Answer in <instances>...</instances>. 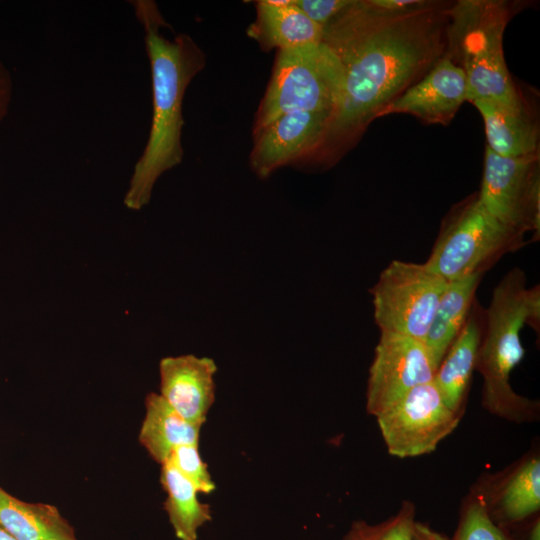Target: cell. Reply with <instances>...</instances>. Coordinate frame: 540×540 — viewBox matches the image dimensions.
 <instances>
[{"mask_svg": "<svg viewBox=\"0 0 540 540\" xmlns=\"http://www.w3.org/2000/svg\"><path fill=\"white\" fill-rule=\"evenodd\" d=\"M435 5L380 15L362 0L323 28V39L343 69V90L325 139L311 165L337 161L380 111L424 76L444 55L446 10Z\"/></svg>", "mask_w": 540, "mask_h": 540, "instance_id": "6da1fadb", "label": "cell"}, {"mask_svg": "<svg viewBox=\"0 0 540 540\" xmlns=\"http://www.w3.org/2000/svg\"><path fill=\"white\" fill-rule=\"evenodd\" d=\"M131 3L145 31L153 100L148 140L124 197L127 208L140 210L149 203L158 178L183 160V99L193 78L205 67L206 57L189 35L170 40L161 33L167 22L154 1Z\"/></svg>", "mask_w": 540, "mask_h": 540, "instance_id": "7a4b0ae2", "label": "cell"}, {"mask_svg": "<svg viewBox=\"0 0 540 540\" xmlns=\"http://www.w3.org/2000/svg\"><path fill=\"white\" fill-rule=\"evenodd\" d=\"M539 315V287L527 288L523 272L511 270L494 289L475 369L483 377V407L516 423L539 418V402L517 394L510 385V373L524 356L520 331Z\"/></svg>", "mask_w": 540, "mask_h": 540, "instance_id": "3957f363", "label": "cell"}, {"mask_svg": "<svg viewBox=\"0 0 540 540\" xmlns=\"http://www.w3.org/2000/svg\"><path fill=\"white\" fill-rule=\"evenodd\" d=\"M446 13L444 55L463 70L467 101L522 102L503 50L505 27L512 15L510 4L499 0H462L450 4Z\"/></svg>", "mask_w": 540, "mask_h": 540, "instance_id": "277c9868", "label": "cell"}, {"mask_svg": "<svg viewBox=\"0 0 540 540\" xmlns=\"http://www.w3.org/2000/svg\"><path fill=\"white\" fill-rule=\"evenodd\" d=\"M342 90V66L325 43L279 50L255 114L252 133L284 114L321 111L333 114Z\"/></svg>", "mask_w": 540, "mask_h": 540, "instance_id": "5b68a950", "label": "cell"}, {"mask_svg": "<svg viewBox=\"0 0 540 540\" xmlns=\"http://www.w3.org/2000/svg\"><path fill=\"white\" fill-rule=\"evenodd\" d=\"M523 234L495 219L473 195L444 220L424 263L447 282L482 273L492 261L519 247Z\"/></svg>", "mask_w": 540, "mask_h": 540, "instance_id": "8992f818", "label": "cell"}, {"mask_svg": "<svg viewBox=\"0 0 540 540\" xmlns=\"http://www.w3.org/2000/svg\"><path fill=\"white\" fill-rule=\"evenodd\" d=\"M447 283L424 263L390 262L372 289L374 318L380 331L424 342Z\"/></svg>", "mask_w": 540, "mask_h": 540, "instance_id": "52a82bcc", "label": "cell"}, {"mask_svg": "<svg viewBox=\"0 0 540 540\" xmlns=\"http://www.w3.org/2000/svg\"><path fill=\"white\" fill-rule=\"evenodd\" d=\"M461 416L446 405L432 380L411 389L376 418L389 454L408 458L433 452Z\"/></svg>", "mask_w": 540, "mask_h": 540, "instance_id": "ba28073f", "label": "cell"}, {"mask_svg": "<svg viewBox=\"0 0 540 540\" xmlns=\"http://www.w3.org/2000/svg\"><path fill=\"white\" fill-rule=\"evenodd\" d=\"M538 159V152L504 157L485 149L479 201L500 223L523 235L539 230Z\"/></svg>", "mask_w": 540, "mask_h": 540, "instance_id": "9c48e42d", "label": "cell"}, {"mask_svg": "<svg viewBox=\"0 0 540 540\" xmlns=\"http://www.w3.org/2000/svg\"><path fill=\"white\" fill-rule=\"evenodd\" d=\"M436 370L423 342L381 332L369 369L367 412L377 417L414 387L431 382Z\"/></svg>", "mask_w": 540, "mask_h": 540, "instance_id": "30bf717a", "label": "cell"}, {"mask_svg": "<svg viewBox=\"0 0 540 540\" xmlns=\"http://www.w3.org/2000/svg\"><path fill=\"white\" fill-rule=\"evenodd\" d=\"M332 112L284 114L253 133L250 166L264 179L277 169L310 165L320 149Z\"/></svg>", "mask_w": 540, "mask_h": 540, "instance_id": "8fae6325", "label": "cell"}, {"mask_svg": "<svg viewBox=\"0 0 540 540\" xmlns=\"http://www.w3.org/2000/svg\"><path fill=\"white\" fill-rule=\"evenodd\" d=\"M465 101V74L443 55L424 76L387 104L378 117L404 113L426 124L448 125Z\"/></svg>", "mask_w": 540, "mask_h": 540, "instance_id": "7c38bea8", "label": "cell"}, {"mask_svg": "<svg viewBox=\"0 0 540 540\" xmlns=\"http://www.w3.org/2000/svg\"><path fill=\"white\" fill-rule=\"evenodd\" d=\"M211 358L182 355L160 361V395L185 420L202 426L215 400Z\"/></svg>", "mask_w": 540, "mask_h": 540, "instance_id": "4fadbf2b", "label": "cell"}, {"mask_svg": "<svg viewBox=\"0 0 540 540\" xmlns=\"http://www.w3.org/2000/svg\"><path fill=\"white\" fill-rule=\"evenodd\" d=\"M485 500L491 519L500 527L511 529L539 513L540 458L527 455L511 470L477 488Z\"/></svg>", "mask_w": 540, "mask_h": 540, "instance_id": "5bb4252c", "label": "cell"}, {"mask_svg": "<svg viewBox=\"0 0 540 540\" xmlns=\"http://www.w3.org/2000/svg\"><path fill=\"white\" fill-rule=\"evenodd\" d=\"M255 7L256 18L246 32L264 52L322 42L323 28L311 21L294 0H259Z\"/></svg>", "mask_w": 540, "mask_h": 540, "instance_id": "9a60e30c", "label": "cell"}, {"mask_svg": "<svg viewBox=\"0 0 540 540\" xmlns=\"http://www.w3.org/2000/svg\"><path fill=\"white\" fill-rule=\"evenodd\" d=\"M481 114L490 150L504 157L538 152L539 131L523 101L517 104L481 99L471 102Z\"/></svg>", "mask_w": 540, "mask_h": 540, "instance_id": "2e32d148", "label": "cell"}, {"mask_svg": "<svg viewBox=\"0 0 540 540\" xmlns=\"http://www.w3.org/2000/svg\"><path fill=\"white\" fill-rule=\"evenodd\" d=\"M482 333L483 327L475 316H468L433 378L446 405L461 415L472 373L476 367Z\"/></svg>", "mask_w": 540, "mask_h": 540, "instance_id": "e0dca14e", "label": "cell"}, {"mask_svg": "<svg viewBox=\"0 0 540 540\" xmlns=\"http://www.w3.org/2000/svg\"><path fill=\"white\" fill-rule=\"evenodd\" d=\"M0 526L16 540H78L55 506L22 501L1 488Z\"/></svg>", "mask_w": 540, "mask_h": 540, "instance_id": "ac0fdd59", "label": "cell"}, {"mask_svg": "<svg viewBox=\"0 0 540 540\" xmlns=\"http://www.w3.org/2000/svg\"><path fill=\"white\" fill-rule=\"evenodd\" d=\"M145 407L139 442L154 461L163 465L175 448L199 444L201 426L185 420L160 394L149 393Z\"/></svg>", "mask_w": 540, "mask_h": 540, "instance_id": "d6986e66", "label": "cell"}, {"mask_svg": "<svg viewBox=\"0 0 540 540\" xmlns=\"http://www.w3.org/2000/svg\"><path fill=\"white\" fill-rule=\"evenodd\" d=\"M481 275L450 281L442 293L423 342L436 368L468 319Z\"/></svg>", "mask_w": 540, "mask_h": 540, "instance_id": "ffe728a7", "label": "cell"}, {"mask_svg": "<svg viewBox=\"0 0 540 540\" xmlns=\"http://www.w3.org/2000/svg\"><path fill=\"white\" fill-rule=\"evenodd\" d=\"M160 482L166 493L164 509L179 540H198V530L212 519L210 506L198 499V491L172 465H161Z\"/></svg>", "mask_w": 540, "mask_h": 540, "instance_id": "44dd1931", "label": "cell"}, {"mask_svg": "<svg viewBox=\"0 0 540 540\" xmlns=\"http://www.w3.org/2000/svg\"><path fill=\"white\" fill-rule=\"evenodd\" d=\"M451 540H513L509 530L497 525L489 516L481 492L475 488L461 507Z\"/></svg>", "mask_w": 540, "mask_h": 540, "instance_id": "7402d4cb", "label": "cell"}, {"mask_svg": "<svg viewBox=\"0 0 540 540\" xmlns=\"http://www.w3.org/2000/svg\"><path fill=\"white\" fill-rule=\"evenodd\" d=\"M416 521V507L406 500L394 515L378 524L353 521L342 540H413Z\"/></svg>", "mask_w": 540, "mask_h": 540, "instance_id": "603a6c76", "label": "cell"}, {"mask_svg": "<svg viewBox=\"0 0 540 540\" xmlns=\"http://www.w3.org/2000/svg\"><path fill=\"white\" fill-rule=\"evenodd\" d=\"M165 463L172 465L198 492L208 494L215 490L216 485L201 458L199 444H185L175 448Z\"/></svg>", "mask_w": 540, "mask_h": 540, "instance_id": "cb8c5ba5", "label": "cell"}, {"mask_svg": "<svg viewBox=\"0 0 540 540\" xmlns=\"http://www.w3.org/2000/svg\"><path fill=\"white\" fill-rule=\"evenodd\" d=\"M352 2L353 0H294L295 5L322 28L343 13Z\"/></svg>", "mask_w": 540, "mask_h": 540, "instance_id": "d4e9b609", "label": "cell"}, {"mask_svg": "<svg viewBox=\"0 0 540 540\" xmlns=\"http://www.w3.org/2000/svg\"><path fill=\"white\" fill-rule=\"evenodd\" d=\"M372 12L380 15H401L435 5L438 1L429 0H362Z\"/></svg>", "mask_w": 540, "mask_h": 540, "instance_id": "484cf974", "label": "cell"}, {"mask_svg": "<svg viewBox=\"0 0 540 540\" xmlns=\"http://www.w3.org/2000/svg\"><path fill=\"white\" fill-rule=\"evenodd\" d=\"M13 79L10 71L0 60V124L5 119L12 101Z\"/></svg>", "mask_w": 540, "mask_h": 540, "instance_id": "4316f807", "label": "cell"}, {"mask_svg": "<svg viewBox=\"0 0 540 540\" xmlns=\"http://www.w3.org/2000/svg\"><path fill=\"white\" fill-rule=\"evenodd\" d=\"M509 530L513 540H540L539 515Z\"/></svg>", "mask_w": 540, "mask_h": 540, "instance_id": "83f0119b", "label": "cell"}, {"mask_svg": "<svg viewBox=\"0 0 540 540\" xmlns=\"http://www.w3.org/2000/svg\"><path fill=\"white\" fill-rule=\"evenodd\" d=\"M413 540H451L445 534L431 528L427 523L416 521Z\"/></svg>", "mask_w": 540, "mask_h": 540, "instance_id": "f1b7e54d", "label": "cell"}, {"mask_svg": "<svg viewBox=\"0 0 540 540\" xmlns=\"http://www.w3.org/2000/svg\"><path fill=\"white\" fill-rule=\"evenodd\" d=\"M0 540H16V539L0 526Z\"/></svg>", "mask_w": 540, "mask_h": 540, "instance_id": "f546056e", "label": "cell"}]
</instances>
